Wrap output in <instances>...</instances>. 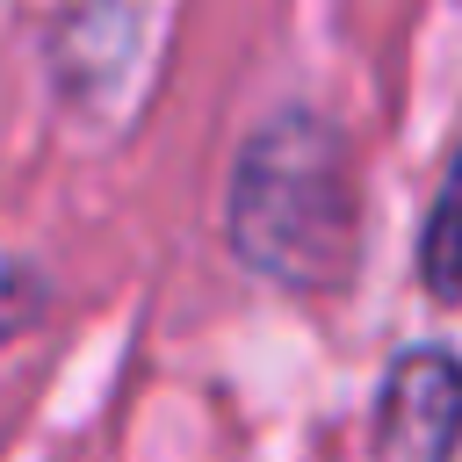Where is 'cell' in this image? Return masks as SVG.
I'll return each mask as SVG.
<instances>
[{"instance_id": "cell-1", "label": "cell", "mask_w": 462, "mask_h": 462, "mask_svg": "<svg viewBox=\"0 0 462 462\" xmlns=\"http://www.w3.org/2000/svg\"><path fill=\"white\" fill-rule=\"evenodd\" d=\"M231 253L282 289H332L354 260V159L318 108L267 116L224 188Z\"/></svg>"}, {"instance_id": "cell-2", "label": "cell", "mask_w": 462, "mask_h": 462, "mask_svg": "<svg viewBox=\"0 0 462 462\" xmlns=\"http://www.w3.org/2000/svg\"><path fill=\"white\" fill-rule=\"evenodd\" d=\"M383 462H455L462 448V361L448 346H411L383 375L375 404Z\"/></svg>"}, {"instance_id": "cell-3", "label": "cell", "mask_w": 462, "mask_h": 462, "mask_svg": "<svg viewBox=\"0 0 462 462\" xmlns=\"http://www.w3.org/2000/svg\"><path fill=\"white\" fill-rule=\"evenodd\" d=\"M419 282L440 303L462 296V152H455V166L433 195V217H426V238H419Z\"/></svg>"}]
</instances>
